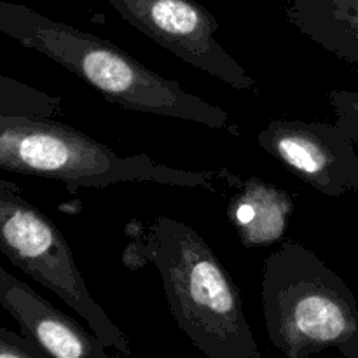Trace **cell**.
<instances>
[{"mask_svg":"<svg viewBox=\"0 0 358 358\" xmlns=\"http://www.w3.org/2000/svg\"><path fill=\"white\" fill-rule=\"evenodd\" d=\"M329 101L334 110L336 122L358 145V91L332 90Z\"/></svg>","mask_w":358,"mask_h":358,"instance_id":"7c38bea8","label":"cell"},{"mask_svg":"<svg viewBox=\"0 0 358 358\" xmlns=\"http://www.w3.org/2000/svg\"><path fill=\"white\" fill-rule=\"evenodd\" d=\"M257 143L313 191L329 198L358 194L355 142L338 122L275 119Z\"/></svg>","mask_w":358,"mask_h":358,"instance_id":"52a82bcc","label":"cell"},{"mask_svg":"<svg viewBox=\"0 0 358 358\" xmlns=\"http://www.w3.org/2000/svg\"><path fill=\"white\" fill-rule=\"evenodd\" d=\"M236 185L238 192L231 198L227 213L241 241L252 248L276 243L289 226L292 198L257 178L238 180Z\"/></svg>","mask_w":358,"mask_h":358,"instance_id":"9c48e42d","label":"cell"},{"mask_svg":"<svg viewBox=\"0 0 358 358\" xmlns=\"http://www.w3.org/2000/svg\"><path fill=\"white\" fill-rule=\"evenodd\" d=\"M287 14L315 44L358 66V0H292Z\"/></svg>","mask_w":358,"mask_h":358,"instance_id":"30bf717a","label":"cell"},{"mask_svg":"<svg viewBox=\"0 0 358 358\" xmlns=\"http://www.w3.org/2000/svg\"><path fill=\"white\" fill-rule=\"evenodd\" d=\"M0 254L76 311L108 348L131 355L128 336L110 320L91 296L72 248L55 222L20 194L14 184L0 180Z\"/></svg>","mask_w":358,"mask_h":358,"instance_id":"5b68a950","label":"cell"},{"mask_svg":"<svg viewBox=\"0 0 358 358\" xmlns=\"http://www.w3.org/2000/svg\"><path fill=\"white\" fill-rule=\"evenodd\" d=\"M0 110L7 114L56 117L62 112V98L0 73Z\"/></svg>","mask_w":358,"mask_h":358,"instance_id":"8fae6325","label":"cell"},{"mask_svg":"<svg viewBox=\"0 0 358 358\" xmlns=\"http://www.w3.org/2000/svg\"><path fill=\"white\" fill-rule=\"evenodd\" d=\"M261 299L269 341L285 358H358L355 296L311 248L287 241L266 259Z\"/></svg>","mask_w":358,"mask_h":358,"instance_id":"277c9868","label":"cell"},{"mask_svg":"<svg viewBox=\"0 0 358 358\" xmlns=\"http://www.w3.org/2000/svg\"><path fill=\"white\" fill-rule=\"evenodd\" d=\"M136 254L154 264L178 329L206 358H262L234 280L189 224L156 217Z\"/></svg>","mask_w":358,"mask_h":358,"instance_id":"7a4b0ae2","label":"cell"},{"mask_svg":"<svg viewBox=\"0 0 358 358\" xmlns=\"http://www.w3.org/2000/svg\"><path fill=\"white\" fill-rule=\"evenodd\" d=\"M0 170L58 180L70 192L115 184H157L219 191L236 177L222 171H189L157 163L147 154L121 156L72 126L41 115L0 110Z\"/></svg>","mask_w":358,"mask_h":358,"instance_id":"3957f363","label":"cell"},{"mask_svg":"<svg viewBox=\"0 0 358 358\" xmlns=\"http://www.w3.org/2000/svg\"><path fill=\"white\" fill-rule=\"evenodd\" d=\"M0 306L16 320L21 334L48 358H126L119 352L112 353L114 348L3 268H0Z\"/></svg>","mask_w":358,"mask_h":358,"instance_id":"ba28073f","label":"cell"},{"mask_svg":"<svg viewBox=\"0 0 358 358\" xmlns=\"http://www.w3.org/2000/svg\"><path fill=\"white\" fill-rule=\"evenodd\" d=\"M0 34L48 56L126 110L198 122L238 135L224 108L189 93L107 38L6 0H0Z\"/></svg>","mask_w":358,"mask_h":358,"instance_id":"6da1fadb","label":"cell"},{"mask_svg":"<svg viewBox=\"0 0 358 358\" xmlns=\"http://www.w3.org/2000/svg\"><path fill=\"white\" fill-rule=\"evenodd\" d=\"M115 13L194 69L240 91L255 80L219 42V21L196 0H107Z\"/></svg>","mask_w":358,"mask_h":358,"instance_id":"8992f818","label":"cell"},{"mask_svg":"<svg viewBox=\"0 0 358 358\" xmlns=\"http://www.w3.org/2000/svg\"><path fill=\"white\" fill-rule=\"evenodd\" d=\"M0 358H48L30 339L0 325Z\"/></svg>","mask_w":358,"mask_h":358,"instance_id":"4fadbf2b","label":"cell"}]
</instances>
